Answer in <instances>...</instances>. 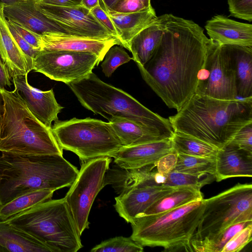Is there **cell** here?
Wrapping results in <instances>:
<instances>
[{"mask_svg":"<svg viewBox=\"0 0 252 252\" xmlns=\"http://www.w3.org/2000/svg\"><path fill=\"white\" fill-rule=\"evenodd\" d=\"M67 85L83 107L108 122L113 118H125L156 129L168 138L173 135L168 119L152 112L126 92L104 82L93 72Z\"/></svg>","mask_w":252,"mask_h":252,"instance_id":"cell-5","label":"cell"},{"mask_svg":"<svg viewBox=\"0 0 252 252\" xmlns=\"http://www.w3.org/2000/svg\"><path fill=\"white\" fill-rule=\"evenodd\" d=\"M211 40L220 45L252 47V25L216 15L205 26Z\"/></svg>","mask_w":252,"mask_h":252,"instance_id":"cell-20","label":"cell"},{"mask_svg":"<svg viewBox=\"0 0 252 252\" xmlns=\"http://www.w3.org/2000/svg\"><path fill=\"white\" fill-rule=\"evenodd\" d=\"M32 70L66 85L83 79L101 62L93 53L41 51L32 59Z\"/></svg>","mask_w":252,"mask_h":252,"instance_id":"cell-12","label":"cell"},{"mask_svg":"<svg viewBox=\"0 0 252 252\" xmlns=\"http://www.w3.org/2000/svg\"><path fill=\"white\" fill-rule=\"evenodd\" d=\"M22 0H0V6H7L16 3Z\"/></svg>","mask_w":252,"mask_h":252,"instance_id":"cell-47","label":"cell"},{"mask_svg":"<svg viewBox=\"0 0 252 252\" xmlns=\"http://www.w3.org/2000/svg\"><path fill=\"white\" fill-rule=\"evenodd\" d=\"M18 33L31 46L41 51V36L10 21Z\"/></svg>","mask_w":252,"mask_h":252,"instance_id":"cell-43","label":"cell"},{"mask_svg":"<svg viewBox=\"0 0 252 252\" xmlns=\"http://www.w3.org/2000/svg\"><path fill=\"white\" fill-rule=\"evenodd\" d=\"M123 146L128 147L168 139L159 130L121 118L108 122Z\"/></svg>","mask_w":252,"mask_h":252,"instance_id":"cell-25","label":"cell"},{"mask_svg":"<svg viewBox=\"0 0 252 252\" xmlns=\"http://www.w3.org/2000/svg\"></svg>","mask_w":252,"mask_h":252,"instance_id":"cell-50","label":"cell"},{"mask_svg":"<svg viewBox=\"0 0 252 252\" xmlns=\"http://www.w3.org/2000/svg\"><path fill=\"white\" fill-rule=\"evenodd\" d=\"M229 10L232 16L252 21V0H228Z\"/></svg>","mask_w":252,"mask_h":252,"instance_id":"cell-38","label":"cell"},{"mask_svg":"<svg viewBox=\"0 0 252 252\" xmlns=\"http://www.w3.org/2000/svg\"><path fill=\"white\" fill-rule=\"evenodd\" d=\"M162 17L159 46L145 64H136L147 84L169 108L178 111L195 94L210 39L191 20L171 14Z\"/></svg>","mask_w":252,"mask_h":252,"instance_id":"cell-1","label":"cell"},{"mask_svg":"<svg viewBox=\"0 0 252 252\" xmlns=\"http://www.w3.org/2000/svg\"><path fill=\"white\" fill-rule=\"evenodd\" d=\"M53 252L44 242L6 220H0V252Z\"/></svg>","mask_w":252,"mask_h":252,"instance_id":"cell-23","label":"cell"},{"mask_svg":"<svg viewBox=\"0 0 252 252\" xmlns=\"http://www.w3.org/2000/svg\"><path fill=\"white\" fill-rule=\"evenodd\" d=\"M215 180L213 174L207 173L189 174L172 171L164 175L162 186L170 187L191 186L201 189Z\"/></svg>","mask_w":252,"mask_h":252,"instance_id":"cell-33","label":"cell"},{"mask_svg":"<svg viewBox=\"0 0 252 252\" xmlns=\"http://www.w3.org/2000/svg\"><path fill=\"white\" fill-rule=\"evenodd\" d=\"M54 191L50 189H39L16 198L0 208V220H6L33 205L51 199Z\"/></svg>","mask_w":252,"mask_h":252,"instance_id":"cell-30","label":"cell"},{"mask_svg":"<svg viewBox=\"0 0 252 252\" xmlns=\"http://www.w3.org/2000/svg\"><path fill=\"white\" fill-rule=\"evenodd\" d=\"M205 199L160 213L136 217L130 238L142 246L191 252L190 242L201 219Z\"/></svg>","mask_w":252,"mask_h":252,"instance_id":"cell-6","label":"cell"},{"mask_svg":"<svg viewBox=\"0 0 252 252\" xmlns=\"http://www.w3.org/2000/svg\"><path fill=\"white\" fill-rule=\"evenodd\" d=\"M0 153V208L16 198L34 190L55 191L69 187L79 172L77 168L63 155Z\"/></svg>","mask_w":252,"mask_h":252,"instance_id":"cell-3","label":"cell"},{"mask_svg":"<svg viewBox=\"0 0 252 252\" xmlns=\"http://www.w3.org/2000/svg\"><path fill=\"white\" fill-rule=\"evenodd\" d=\"M153 8L151 0H119L108 9L118 13H129L145 11Z\"/></svg>","mask_w":252,"mask_h":252,"instance_id":"cell-36","label":"cell"},{"mask_svg":"<svg viewBox=\"0 0 252 252\" xmlns=\"http://www.w3.org/2000/svg\"><path fill=\"white\" fill-rule=\"evenodd\" d=\"M118 0H101L104 5L108 8H110Z\"/></svg>","mask_w":252,"mask_h":252,"instance_id":"cell-48","label":"cell"},{"mask_svg":"<svg viewBox=\"0 0 252 252\" xmlns=\"http://www.w3.org/2000/svg\"><path fill=\"white\" fill-rule=\"evenodd\" d=\"M202 199L203 194L199 188L191 186L176 187L157 200L137 217L160 213Z\"/></svg>","mask_w":252,"mask_h":252,"instance_id":"cell-27","label":"cell"},{"mask_svg":"<svg viewBox=\"0 0 252 252\" xmlns=\"http://www.w3.org/2000/svg\"><path fill=\"white\" fill-rule=\"evenodd\" d=\"M10 31L22 51L32 59L39 53V50L36 49L28 43L17 32L11 22L8 21Z\"/></svg>","mask_w":252,"mask_h":252,"instance_id":"cell-42","label":"cell"},{"mask_svg":"<svg viewBox=\"0 0 252 252\" xmlns=\"http://www.w3.org/2000/svg\"><path fill=\"white\" fill-rule=\"evenodd\" d=\"M175 188L158 185L137 186L115 197L114 207L119 215L131 224L155 202Z\"/></svg>","mask_w":252,"mask_h":252,"instance_id":"cell-16","label":"cell"},{"mask_svg":"<svg viewBox=\"0 0 252 252\" xmlns=\"http://www.w3.org/2000/svg\"><path fill=\"white\" fill-rule=\"evenodd\" d=\"M0 152L24 155H60L52 127L45 126L13 92L0 89Z\"/></svg>","mask_w":252,"mask_h":252,"instance_id":"cell-4","label":"cell"},{"mask_svg":"<svg viewBox=\"0 0 252 252\" xmlns=\"http://www.w3.org/2000/svg\"><path fill=\"white\" fill-rule=\"evenodd\" d=\"M99 1L113 22L122 46L128 50L130 42L134 36L158 18L154 8L142 12L121 13L109 10L101 0Z\"/></svg>","mask_w":252,"mask_h":252,"instance_id":"cell-22","label":"cell"},{"mask_svg":"<svg viewBox=\"0 0 252 252\" xmlns=\"http://www.w3.org/2000/svg\"><path fill=\"white\" fill-rule=\"evenodd\" d=\"M251 223H252V220L238 222L212 237L198 241L191 240V252H221L225 244L234 235Z\"/></svg>","mask_w":252,"mask_h":252,"instance_id":"cell-31","label":"cell"},{"mask_svg":"<svg viewBox=\"0 0 252 252\" xmlns=\"http://www.w3.org/2000/svg\"><path fill=\"white\" fill-rule=\"evenodd\" d=\"M250 220H252V185L239 183L205 199L203 213L191 240L209 238L233 224Z\"/></svg>","mask_w":252,"mask_h":252,"instance_id":"cell-9","label":"cell"},{"mask_svg":"<svg viewBox=\"0 0 252 252\" xmlns=\"http://www.w3.org/2000/svg\"><path fill=\"white\" fill-rule=\"evenodd\" d=\"M82 0H36L40 3L59 6H75L82 5Z\"/></svg>","mask_w":252,"mask_h":252,"instance_id":"cell-44","label":"cell"},{"mask_svg":"<svg viewBox=\"0 0 252 252\" xmlns=\"http://www.w3.org/2000/svg\"><path fill=\"white\" fill-rule=\"evenodd\" d=\"M195 94L221 100L238 98L229 45H220L210 39L206 59L199 75Z\"/></svg>","mask_w":252,"mask_h":252,"instance_id":"cell-11","label":"cell"},{"mask_svg":"<svg viewBox=\"0 0 252 252\" xmlns=\"http://www.w3.org/2000/svg\"><path fill=\"white\" fill-rule=\"evenodd\" d=\"M172 138L132 146H122L111 157L120 167L136 169L156 164L163 156L173 152Z\"/></svg>","mask_w":252,"mask_h":252,"instance_id":"cell-18","label":"cell"},{"mask_svg":"<svg viewBox=\"0 0 252 252\" xmlns=\"http://www.w3.org/2000/svg\"><path fill=\"white\" fill-rule=\"evenodd\" d=\"M0 54L11 79L32 70V59L22 51L12 34L3 6H0Z\"/></svg>","mask_w":252,"mask_h":252,"instance_id":"cell-21","label":"cell"},{"mask_svg":"<svg viewBox=\"0 0 252 252\" xmlns=\"http://www.w3.org/2000/svg\"><path fill=\"white\" fill-rule=\"evenodd\" d=\"M27 76L28 74L17 75L12 79L14 86L13 92L35 118L51 128L52 122L59 120L58 115L63 107L57 102L52 89L42 91L33 88L29 84Z\"/></svg>","mask_w":252,"mask_h":252,"instance_id":"cell-15","label":"cell"},{"mask_svg":"<svg viewBox=\"0 0 252 252\" xmlns=\"http://www.w3.org/2000/svg\"><path fill=\"white\" fill-rule=\"evenodd\" d=\"M144 247L130 237L117 236L102 241L95 246L91 252H142Z\"/></svg>","mask_w":252,"mask_h":252,"instance_id":"cell-34","label":"cell"},{"mask_svg":"<svg viewBox=\"0 0 252 252\" xmlns=\"http://www.w3.org/2000/svg\"><path fill=\"white\" fill-rule=\"evenodd\" d=\"M41 51H67L91 53L97 55L101 62L113 46H122L120 40L112 37L107 39L46 33L41 36Z\"/></svg>","mask_w":252,"mask_h":252,"instance_id":"cell-17","label":"cell"},{"mask_svg":"<svg viewBox=\"0 0 252 252\" xmlns=\"http://www.w3.org/2000/svg\"><path fill=\"white\" fill-rule=\"evenodd\" d=\"M118 45H115L108 50L101 64L102 72L107 77H110L119 66L132 60L123 47Z\"/></svg>","mask_w":252,"mask_h":252,"instance_id":"cell-35","label":"cell"},{"mask_svg":"<svg viewBox=\"0 0 252 252\" xmlns=\"http://www.w3.org/2000/svg\"><path fill=\"white\" fill-rule=\"evenodd\" d=\"M163 29V17L161 15L131 39L129 51L136 63L143 65L152 57L160 43Z\"/></svg>","mask_w":252,"mask_h":252,"instance_id":"cell-24","label":"cell"},{"mask_svg":"<svg viewBox=\"0 0 252 252\" xmlns=\"http://www.w3.org/2000/svg\"><path fill=\"white\" fill-rule=\"evenodd\" d=\"M111 158L104 157L83 162L65 199L80 235L89 228V215L94 201L105 187V173Z\"/></svg>","mask_w":252,"mask_h":252,"instance_id":"cell-10","label":"cell"},{"mask_svg":"<svg viewBox=\"0 0 252 252\" xmlns=\"http://www.w3.org/2000/svg\"><path fill=\"white\" fill-rule=\"evenodd\" d=\"M177 153L173 151L161 157L156 163L158 173L166 175L172 171L176 165Z\"/></svg>","mask_w":252,"mask_h":252,"instance_id":"cell-41","label":"cell"},{"mask_svg":"<svg viewBox=\"0 0 252 252\" xmlns=\"http://www.w3.org/2000/svg\"><path fill=\"white\" fill-rule=\"evenodd\" d=\"M52 131L63 150L71 151L86 162L112 156L123 146L110 124L86 118L54 122Z\"/></svg>","mask_w":252,"mask_h":252,"instance_id":"cell-8","label":"cell"},{"mask_svg":"<svg viewBox=\"0 0 252 252\" xmlns=\"http://www.w3.org/2000/svg\"><path fill=\"white\" fill-rule=\"evenodd\" d=\"M173 150L178 154L216 159L219 148L190 136L174 131Z\"/></svg>","mask_w":252,"mask_h":252,"instance_id":"cell-29","label":"cell"},{"mask_svg":"<svg viewBox=\"0 0 252 252\" xmlns=\"http://www.w3.org/2000/svg\"><path fill=\"white\" fill-rule=\"evenodd\" d=\"M155 166L154 164L136 169H126L116 164L107 170L104 185H110L118 194H124L141 185Z\"/></svg>","mask_w":252,"mask_h":252,"instance_id":"cell-28","label":"cell"},{"mask_svg":"<svg viewBox=\"0 0 252 252\" xmlns=\"http://www.w3.org/2000/svg\"><path fill=\"white\" fill-rule=\"evenodd\" d=\"M39 9L50 18L83 37L107 39L111 36L88 9L82 5L59 6L36 2Z\"/></svg>","mask_w":252,"mask_h":252,"instance_id":"cell-14","label":"cell"},{"mask_svg":"<svg viewBox=\"0 0 252 252\" xmlns=\"http://www.w3.org/2000/svg\"><path fill=\"white\" fill-rule=\"evenodd\" d=\"M230 142L241 148L252 152V123L239 130Z\"/></svg>","mask_w":252,"mask_h":252,"instance_id":"cell-40","label":"cell"},{"mask_svg":"<svg viewBox=\"0 0 252 252\" xmlns=\"http://www.w3.org/2000/svg\"><path fill=\"white\" fill-rule=\"evenodd\" d=\"M173 171L189 174L207 173L215 175L216 161L206 158L177 154L176 164Z\"/></svg>","mask_w":252,"mask_h":252,"instance_id":"cell-32","label":"cell"},{"mask_svg":"<svg viewBox=\"0 0 252 252\" xmlns=\"http://www.w3.org/2000/svg\"><path fill=\"white\" fill-rule=\"evenodd\" d=\"M252 223L234 235L225 244L221 252H238L252 241Z\"/></svg>","mask_w":252,"mask_h":252,"instance_id":"cell-37","label":"cell"},{"mask_svg":"<svg viewBox=\"0 0 252 252\" xmlns=\"http://www.w3.org/2000/svg\"><path fill=\"white\" fill-rule=\"evenodd\" d=\"M38 238L53 252H76L81 236L64 198L33 205L6 220Z\"/></svg>","mask_w":252,"mask_h":252,"instance_id":"cell-7","label":"cell"},{"mask_svg":"<svg viewBox=\"0 0 252 252\" xmlns=\"http://www.w3.org/2000/svg\"><path fill=\"white\" fill-rule=\"evenodd\" d=\"M217 182L234 177H252V152L229 142L219 149L215 159Z\"/></svg>","mask_w":252,"mask_h":252,"instance_id":"cell-19","label":"cell"},{"mask_svg":"<svg viewBox=\"0 0 252 252\" xmlns=\"http://www.w3.org/2000/svg\"><path fill=\"white\" fill-rule=\"evenodd\" d=\"M233 63L237 96L252 97V47L229 45Z\"/></svg>","mask_w":252,"mask_h":252,"instance_id":"cell-26","label":"cell"},{"mask_svg":"<svg viewBox=\"0 0 252 252\" xmlns=\"http://www.w3.org/2000/svg\"><path fill=\"white\" fill-rule=\"evenodd\" d=\"M3 14L8 21L16 23L40 36L46 33L81 36L43 13L38 8L35 0H22L4 6Z\"/></svg>","mask_w":252,"mask_h":252,"instance_id":"cell-13","label":"cell"},{"mask_svg":"<svg viewBox=\"0 0 252 252\" xmlns=\"http://www.w3.org/2000/svg\"><path fill=\"white\" fill-rule=\"evenodd\" d=\"M91 13L101 25L112 36L118 38V34L114 25L105 10L99 4L91 9Z\"/></svg>","mask_w":252,"mask_h":252,"instance_id":"cell-39","label":"cell"},{"mask_svg":"<svg viewBox=\"0 0 252 252\" xmlns=\"http://www.w3.org/2000/svg\"><path fill=\"white\" fill-rule=\"evenodd\" d=\"M0 59L1 60H2L1 57V56H0Z\"/></svg>","mask_w":252,"mask_h":252,"instance_id":"cell-49","label":"cell"},{"mask_svg":"<svg viewBox=\"0 0 252 252\" xmlns=\"http://www.w3.org/2000/svg\"><path fill=\"white\" fill-rule=\"evenodd\" d=\"M11 79L6 66L0 59V89L10 87L12 85Z\"/></svg>","mask_w":252,"mask_h":252,"instance_id":"cell-45","label":"cell"},{"mask_svg":"<svg viewBox=\"0 0 252 252\" xmlns=\"http://www.w3.org/2000/svg\"><path fill=\"white\" fill-rule=\"evenodd\" d=\"M168 120L174 131L221 149L252 123V97L227 100L195 94Z\"/></svg>","mask_w":252,"mask_h":252,"instance_id":"cell-2","label":"cell"},{"mask_svg":"<svg viewBox=\"0 0 252 252\" xmlns=\"http://www.w3.org/2000/svg\"><path fill=\"white\" fill-rule=\"evenodd\" d=\"M99 4V0H82V5L91 10Z\"/></svg>","mask_w":252,"mask_h":252,"instance_id":"cell-46","label":"cell"}]
</instances>
